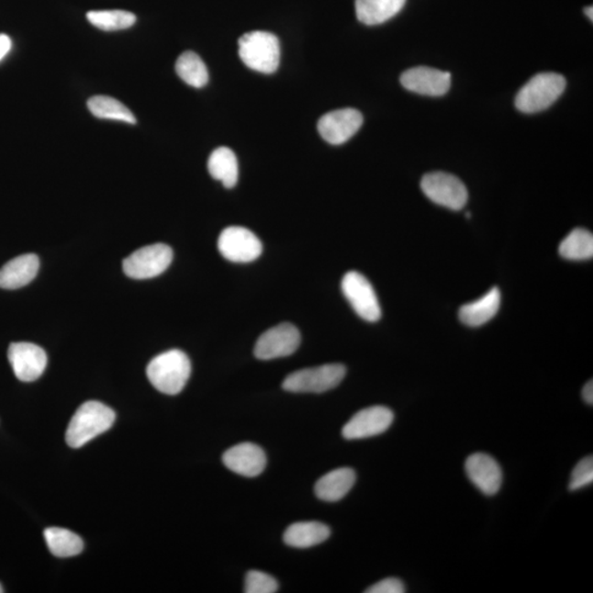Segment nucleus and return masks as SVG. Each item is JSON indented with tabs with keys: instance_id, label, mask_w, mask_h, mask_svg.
Segmentation results:
<instances>
[{
	"instance_id": "2eb2a0df",
	"label": "nucleus",
	"mask_w": 593,
	"mask_h": 593,
	"mask_svg": "<svg viewBox=\"0 0 593 593\" xmlns=\"http://www.w3.org/2000/svg\"><path fill=\"white\" fill-rule=\"evenodd\" d=\"M400 81L406 90L416 94L439 97L450 90L451 76L437 69L418 67L406 70Z\"/></svg>"
},
{
	"instance_id": "1a4fd4ad",
	"label": "nucleus",
	"mask_w": 593,
	"mask_h": 593,
	"mask_svg": "<svg viewBox=\"0 0 593 593\" xmlns=\"http://www.w3.org/2000/svg\"><path fill=\"white\" fill-rule=\"evenodd\" d=\"M217 249L233 263H249L263 252V244L252 231L243 227H228L220 234Z\"/></svg>"
},
{
	"instance_id": "ddd939ff",
	"label": "nucleus",
	"mask_w": 593,
	"mask_h": 593,
	"mask_svg": "<svg viewBox=\"0 0 593 593\" xmlns=\"http://www.w3.org/2000/svg\"><path fill=\"white\" fill-rule=\"evenodd\" d=\"M8 360L13 371L21 382H35L42 376L48 365V356L42 347L32 343H12Z\"/></svg>"
},
{
	"instance_id": "6e6552de",
	"label": "nucleus",
	"mask_w": 593,
	"mask_h": 593,
	"mask_svg": "<svg viewBox=\"0 0 593 593\" xmlns=\"http://www.w3.org/2000/svg\"><path fill=\"white\" fill-rule=\"evenodd\" d=\"M342 291L354 312L368 323H376L382 317V309L376 292L366 279L358 271H348L342 280Z\"/></svg>"
},
{
	"instance_id": "423d86ee",
	"label": "nucleus",
	"mask_w": 593,
	"mask_h": 593,
	"mask_svg": "<svg viewBox=\"0 0 593 593\" xmlns=\"http://www.w3.org/2000/svg\"><path fill=\"white\" fill-rule=\"evenodd\" d=\"M173 257V249L166 244H151L124 259L123 271L133 280L154 279L170 268Z\"/></svg>"
},
{
	"instance_id": "f3484780",
	"label": "nucleus",
	"mask_w": 593,
	"mask_h": 593,
	"mask_svg": "<svg viewBox=\"0 0 593 593\" xmlns=\"http://www.w3.org/2000/svg\"><path fill=\"white\" fill-rule=\"evenodd\" d=\"M40 260L36 254H25L9 260L0 269V288L18 290L36 279Z\"/></svg>"
},
{
	"instance_id": "6ab92c4d",
	"label": "nucleus",
	"mask_w": 593,
	"mask_h": 593,
	"mask_svg": "<svg viewBox=\"0 0 593 593\" xmlns=\"http://www.w3.org/2000/svg\"><path fill=\"white\" fill-rule=\"evenodd\" d=\"M500 303H502V292L497 287L492 288L478 301L464 304L460 309V319L462 323L477 328L496 317Z\"/></svg>"
},
{
	"instance_id": "0eeeda50",
	"label": "nucleus",
	"mask_w": 593,
	"mask_h": 593,
	"mask_svg": "<svg viewBox=\"0 0 593 593\" xmlns=\"http://www.w3.org/2000/svg\"><path fill=\"white\" fill-rule=\"evenodd\" d=\"M421 189L434 204L450 210L464 208L468 200L467 188L451 174L443 172L429 173L421 181Z\"/></svg>"
},
{
	"instance_id": "7ed1b4c3",
	"label": "nucleus",
	"mask_w": 593,
	"mask_h": 593,
	"mask_svg": "<svg viewBox=\"0 0 593 593\" xmlns=\"http://www.w3.org/2000/svg\"><path fill=\"white\" fill-rule=\"evenodd\" d=\"M238 56L248 68L259 73L273 74L281 62L279 37L266 31L249 32L238 40Z\"/></svg>"
},
{
	"instance_id": "412c9836",
	"label": "nucleus",
	"mask_w": 593,
	"mask_h": 593,
	"mask_svg": "<svg viewBox=\"0 0 593 593\" xmlns=\"http://www.w3.org/2000/svg\"><path fill=\"white\" fill-rule=\"evenodd\" d=\"M330 535V527L320 522H298L288 527L284 542L291 547L308 548L325 542Z\"/></svg>"
},
{
	"instance_id": "393cba45",
	"label": "nucleus",
	"mask_w": 593,
	"mask_h": 593,
	"mask_svg": "<svg viewBox=\"0 0 593 593\" xmlns=\"http://www.w3.org/2000/svg\"><path fill=\"white\" fill-rule=\"evenodd\" d=\"M560 257L570 260H586L593 257V236L585 228H575L559 246Z\"/></svg>"
},
{
	"instance_id": "dca6fc26",
	"label": "nucleus",
	"mask_w": 593,
	"mask_h": 593,
	"mask_svg": "<svg viewBox=\"0 0 593 593\" xmlns=\"http://www.w3.org/2000/svg\"><path fill=\"white\" fill-rule=\"evenodd\" d=\"M228 470L244 477H257L265 470V451L253 443H241L228 449L222 457Z\"/></svg>"
},
{
	"instance_id": "72a5a7b5",
	"label": "nucleus",
	"mask_w": 593,
	"mask_h": 593,
	"mask_svg": "<svg viewBox=\"0 0 593 593\" xmlns=\"http://www.w3.org/2000/svg\"><path fill=\"white\" fill-rule=\"evenodd\" d=\"M4 591H5V590H4V588H3V586H2V585H0V593H3Z\"/></svg>"
},
{
	"instance_id": "7c9ffc66",
	"label": "nucleus",
	"mask_w": 593,
	"mask_h": 593,
	"mask_svg": "<svg viewBox=\"0 0 593 593\" xmlns=\"http://www.w3.org/2000/svg\"><path fill=\"white\" fill-rule=\"evenodd\" d=\"M12 48V40L6 35H0V61L7 56Z\"/></svg>"
},
{
	"instance_id": "39448f33",
	"label": "nucleus",
	"mask_w": 593,
	"mask_h": 593,
	"mask_svg": "<svg viewBox=\"0 0 593 593\" xmlns=\"http://www.w3.org/2000/svg\"><path fill=\"white\" fill-rule=\"evenodd\" d=\"M345 375L346 368L342 364H326L288 375L282 388L290 393L323 394L339 386Z\"/></svg>"
},
{
	"instance_id": "f03ea898",
	"label": "nucleus",
	"mask_w": 593,
	"mask_h": 593,
	"mask_svg": "<svg viewBox=\"0 0 593 593\" xmlns=\"http://www.w3.org/2000/svg\"><path fill=\"white\" fill-rule=\"evenodd\" d=\"M192 374V364L182 351L171 350L160 354L146 368V375L154 387L165 395H177L186 386Z\"/></svg>"
},
{
	"instance_id": "2f4dec72",
	"label": "nucleus",
	"mask_w": 593,
	"mask_h": 593,
	"mask_svg": "<svg viewBox=\"0 0 593 593\" xmlns=\"http://www.w3.org/2000/svg\"><path fill=\"white\" fill-rule=\"evenodd\" d=\"M582 398L587 402L588 405L592 406L593 404V383L592 380L588 382L582 389Z\"/></svg>"
},
{
	"instance_id": "4be33fe9",
	"label": "nucleus",
	"mask_w": 593,
	"mask_h": 593,
	"mask_svg": "<svg viewBox=\"0 0 593 593\" xmlns=\"http://www.w3.org/2000/svg\"><path fill=\"white\" fill-rule=\"evenodd\" d=\"M210 175L220 181L226 188L236 186L238 179V159L234 152L221 146L212 152L208 160Z\"/></svg>"
},
{
	"instance_id": "a211bd4d",
	"label": "nucleus",
	"mask_w": 593,
	"mask_h": 593,
	"mask_svg": "<svg viewBox=\"0 0 593 593\" xmlns=\"http://www.w3.org/2000/svg\"><path fill=\"white\" fill-rule=\"evenodd\" d=\"M356 473L352 468L342 467L321 477L315 483L314 492L323 502L335 503L344 498L355 485Z\"/></svg>"
},
{
	"instance_id": "9d476101",
	"label": "nucleus",
	"mask_w": 593,
	"mask_h": 593,
	"mask_svg": "<svg viewBox=\"0 0 593 593\" xmlns=\"http://www.w3.org/2000/svg\"><path fill=\"white\" fill-rule=\"evenodd\" d=\"M301 332L291 323L274 326L259 337L254 354L259 360L270 361L291 356L301 345Z\"/></svg>"
},
{
	"instance_id": "f8f14e48",
	"label": "nucleus",
	"mask_w": 593,
	"mask_h": 593,
	"mask_svg": "<svg viewBox=\"0 0 593 593\" xmlns=\"http://www.w3.org/2000/svg\"><path fill=\"white\" fill-rule=\"evenodd\" d=\"M363 122V114L356 109H337L321 117L318 132L326 143L340 145L347 143L357 133Z\"/></svg>"
},
{
	"instance_id": "c85d7f7f",
	"label": "nucleus",
	"mask_w": 593,
	"mask_h": 593,
	"mask_svg": "<svg viewBox=\"0 0 593 593\" xmlns=\"http://www.w3.org/2000/svg\"><path fill=\"white\" fill-rule=\"evenodd\" d=\"M593 482V459L587 456L581 460L571 472L569 491L577 492L580 489L590 486Z\"/></svg>"
},
{
	"instance_id": "f257e3e1",
	"label": "nucleus",
	"mask_w": 593,
	"mask_h": 593,
	"mask_svg": "<svg viewBox=\"0 0 593 593\" xmlns=\"http://www.w3.org/2000/svg\"><path fill=\"white\" fill-rule=\"evenodd\" d=\"M116 420V413L100 401H87L72 418L67 429V443L73 449L90 442L108 431Z\"/></svg>"
},
{
	"instance_id": "20e7f679",
	"label": "nucleus",
	"mask_w": 593,
	"mask_h": 593,
	"mask_svg": "<svg viewBox=\"0 0 593 593\" xmlns=\"http://www.w3.org/2000/svg\"><path fill=\"white\" fill-rule=\"evenodd\" d=\"M567 81L557 73H541L527 81L515 97V107L524 113L546 111L564 94Z\"/></svg>"
},
{
	"instance_id": "aec40b11",
	"label": "nucleus",
	"mask_w": 593,
	"mask_h": 593,
	"mask_svg": "<svg viewBox=\"0 0 593 593\" xmlns=\"http://www.w3.org/2000/svg\"><path fill=\"white\" fill-rule=\"evenodd\" d=\"M406 2L407 0H356L357 19L367 26L382 25L398 15Z\"/></svg>"
},
{
	"instance_id": "473e14b6",
	"label": "nucleus",
	"mask_w": 593,
	"mask_h": 593,
	"mask_svg": "<svg viewBox=\"0 0 593 593\" xmlns=\"http://www.w3.org/2000/svg\"><path fill=\"white\" fill-rule=\"evenodd\" d=\"M592 13H593L592 6L585 8V14H586L587 17L589 18L591 21L593 20V14Z\"/></svg>"
},
{
	"instance_id": "a878e982",
	"label": "nucleus",
	"mask_w": 593,
	"mask_h": 593,
	"mask_svg": "<svg viewBox=\"0 0 593 593\" xmlns=\"http://www.w3.org/2000/svg\"><path fill=\"white\" fill-rule=\"evenodd\" d=\"M175 69L179 78L195 89H201L208 83V69L203 59L194 52L183 53L177 59Z\"/></svg>"
},
{
	"instance_id": "9b49d317",
	"label": "nucleus",
	"mask_w": 593,
	"mask_h": 593,
	"mask_svg": "<svg viewBox=\"0 0 593 593\" xmlns=\"http://www.w3.org/2000/svg\"><path fill=\"white\" fill-rule=\"evenodd\" d=\"M394 412L387 407L374 406L358 411L342 429L346 439H363L383 434L391 427Z\"/></svg>"
},
{
	"instance_id": "b1692460",
	"label": "nucleus",
	"mask_w": 593,
	"mask_h": 593,
	"mask_svg": "<svg viewBox=\"0 0 593 593\" xmlns=\"http://www.w3.org/2000/svg\"><path fill=\"white\" fill-rule=\"evenodd\" d=\"M87 107L95 117L108 121L135 124L137 119L122 102L109 96H94L87 101Z\"/></svg>"
},
{
	"instance_id": "c756f323",
	"label": "nucleus",
	"mask_w": 593,
	"mask_h": 593,
	"mask_svg": "<svg viewBox=\"0 0 593 593\" xmlns=\"http://www.w3.org/2000/svg\"><path fill=\"white\" fill-rule=\"evenodd\" d=\"M366 593H404L406 587L404 582L398 578L383 579L369 587Z\"/></svg>"
},
{
	"instance_id": "5701e85b",
	"label": "nucleus",
	"mask_w": 593,
	"mask_h": 593,
	"mask_svg": "<svg viewBox=\"0 0 593 593\" xmlns=\"http://www.w3.org/2000/svg\"><path fill=\"white\" fill-rule=\"evenodd\" d=\"M45 538L48 548L57 557H73L84 549V542L78 535L61 527H48Z\"/></svg>"
},
{
	"instance_id": "bb28decb",
	"label": "nucleus",
	"mask_w": 593,
	"mask_h": 593,
	"mask_svg": "<svg viewBox=\"0 0 593 593\" xmlns=\"http://www.w3.org/2000/svg\"><path fill=\"white\" fill-rule=\"evenodd\" d=\"M87 20L98 29L118 31L132 28L137 17L124 10H101V12L87 13Z\"/></svg>"
},
{
	"instance_id": "cd10ccee",
	"label": "nucleus",
	"mask_w": 593,
	"mask_h": 593,
	"mask_svg": "<svg viewBox=\"0 0 593 593\" xmlns=\"http://www.w3.org/2000/svg\"><path fill=\"white\" fill-rule=\"evenodd\" d=\"M279 582L269 574L263 571L251 570L246 577L247 593H274L279 591Z\"/></svg>"
},
{
	"instance_id": "4468645a",
	"label": "nucleus",
	"mask_w": 593,
	"mask_h": 593,
	"mask_svg": "<svg viewBox=\"0 0 593 593\" xmlns=\"http://www.w3.org/2000/svg\"><path fill=\"white\" fill-rule=\"evenodd\" d=\"M468 478L486 496H494L503 486V470L491 455L476 453L465 462Z\"/></svg>"
}]
</instances>
